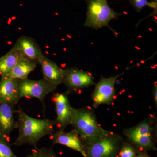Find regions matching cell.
I'll return each mask as SVG.
<instances>
[{
	"mask_svg": "<svg viewBox=\"0 0 157 157\" xmlns=\"http://www.w3.org/2000/svg\"><path fill=\"white\" fill-rule=\"evenodd\" d=\"M40 64L41 65L43 78L56 86L61 84L66 70L61 69L56 63L45 56Z\"/></svg>",
	"mask_w": 157,
	"mask_h": 157,
	"instance_id": "5bb4252c",
	"label": "cell"
},
{
	"mask_svg": "<svg viewBox=\"0 0 157 157\" xmlns=\"http://www.w3.org/2000/svg\"><path fill=\"white\" fill-rule=\"evenodd\" d=\"M25 157H58L51 148L34 147L29 154Z\"/></svg>",
	"mask_w": 157,
	"mask_h": 157,
	"instance_id": "d6986e66",
	"label": "cell"
},
{
	"mask_svg": "<svg viewBox=\"0 0 157 157\" xmlns=\"http://www.w3.org/2000/svg\"><path fill=\"white\" fill-rule=\"evenodd\" d=\"M16 110L14 105L0 103V135L7 139L13 130L17 129L14 116Z\"/></svg>",
	"mask_w": 157,
	"mask_h": 157,
	"instance_id": "4fadbf2b",
	"label": "cell"
},
{
	"mask_svg": "<svg viewBox=\"0 0 157 157\" xmlns=\"http://www.w3.org/2000/svg\"><path fill=\"white\" fill-rule=\"evenodd\" d=\"M13 47L18 50L22 56L36 64H40L45 56L39 44L30 37H21Z\"/></svg>",
	"mask_w": 157,
	"mask_h": 157,
	"instance_id": "8fae6325",
	"label": "cell"
},
{
	"mask_svg": "<svg viewBox=\"0 0 157 157\" xmlns=\"http://www.w3.org/2000/svg\"><path fill=\"white\" fill-rule=\"evenodd\" d=\"M58 86L52 84L43 78L40 80H31L28 78L19 79L18 90L20 98H31L39 99L43 106L45 113V97L53 93Z\"/></svg>",
	"mask_w": 157,
	"mask_h": 157,
	"instance_id": "8992f818",
	"label": "cell"
},
{
	"mask_svg": "<svg viewBox=\"0 0 157 157\" xmlns=\"http://www.w3.org/2000/svg\"><path fill=\"white\" fill-rule=\"evenodd\" d=\"M69 92L54 94L52 98L55 107L56 114V126L59 130L64 131L71 124L72 107L70 105L68 95Z\"/></svg>",
	"mask_w": 157,
	"mask_h": 157,
	"instance_id": "ba28073f",
	"label": "cell"
},
{
	"mask_svg": "<svg viewBox=\"0 0 157 157\" xmlns=\"http://www.w3.org/2000/svg\"><path fill=\"white\" fill-rule=\"evenodd\" d=\"M16 113L17 114L18 135L12 145L21 146L24 144L37 147L40 139L47 135L50 136L56 132L55 120L37 119L32 117L25 113L19 106Z\"/></svg>",
	"mask_w": 157,
	"mask_h": 157,
	"instance_id": "6da1fadb",
	"label": "cell"
},
{
	"mask_svg": "<svg viewBox=\"0 0 157 157\" xmlns=\"http://www.w3.org/2000/svg\"><path fill=\"white\" fill-rule=\"evenodd\" d=\"M82 139L86 157H117L124 141L120 135L106 130L101 135Z\"/></svg>",
	"mask_w": 157,
	"mask_h": 157,
	"instance_id": "7a4b0ae2",
	"label": "cell"
},
{
	"mask_svg": "<svg viewBox=\"0 0 157 157\" xmlns=\"http://www.w3.org/2000/svg\"><path fill=\"white\" fill-rule=\"evenodd\" d=\"M53 144H59L78 152L86 157L84 143L78 133L73 130L70 132L58 130L51 135Z\"/></svg>",
	"mask_w": 157,
	"mask_h": 157,
	"instance_id": "30bf717a",
	"label": "cell"
},
{
	"mask_svg": "<svg viewBox=\"0 0 157 157\" xmlns=\"http://www.w3.org/2000/svg\"><path fill=\"white\" fill-rule=\"evenodd\" d=\"M0 79V103L15 105L20 98L18 90L19 79L9 76H1Z\"/></svg>",
	"mask_w": 157,
	"mask_h": 157,
	"instance_id": "7c38bea8",
	"label": "cell"
},
{
	"mask_svg": "<svg viewBox=\"0 0 157 157\" xmlns=\"http://www.w3.org/2000/svg\"><path fill=\"white\" fill-rule=\"evenodd\" d=\"M136 157H150L147 151L139 152Z\"/></svg>",
	"mask_w": 157,
	"mask_h": 157,
	"instance_id": "44dd1931",
	"label": "cell"
},
{
	"mask_svg": "<svg viewBox=\"0 0 157 157\" xmlns=\"http://www.w3.org/2000/svg\"><path fill=\"white\" fill-rule=\"evenodd\" d=\"M139 151L131 143L123 142L117 157H136Z\"/></svg>",
	"mask_w": 157,
	"mask_h": 157,
	"instance_id": "ac0fdd59",
	"label": "cell"
},
{
	"mask_svg": "<svg viewBox=\"0 0 157 157\" xmlns=\"http://www.w3.org/2000/svg\"><path fill=\"white\" fill-rule=\"evenodd\" d=\"M152 133L151 125L145 120L124 132L126 137L139 152L156 150Z\"/></svg>",
	"mask_w": 157,
	"mask_h": 157,
	"instance_id": "5b68a950",
	"label": "cell"
},
{
	"mask_svg": "<svg viewBox=\"0 0 157 157\" xmlns=\"http://www.w3.org/2000/svg\"><path fill=\"white\" fill-rule=\"evenodd\" d=\"M130 2L137 12H140L144 6H148L155 9L156 8L155 3L149 2L147 0H130Z\"/></svg>",
	"mask_w": 157,
	"mask_h": 157,
	"instance_id": "ffe728a7",
	"label": "cell"
},
{
	"mask_svg": "<svg viewBox=\"0 0 157 157\" xmlns=\"http://www.w3.org/2000/svg\"><path fill=\"white\" fill-rule=\"evenodd\" d=\"M123 74L122 73L107 78L101 76L100 81L95 84V88L92 94L94 107H97L101 104L110 105L112 104L115 95L114 85L116 80Z\"/></svg>",
	"mask_w": 157,
	"mask_h": 157,
	"instance_id": "52a82bcc",
	"label": "cell"
},
{
	"mask_svg": "<svg viewBox=\"0 0 157 157\" xmlns=\"http://www.w3.org/2000/svg\"><path fill=\"white\" fill-rule=\"evenodd\" d=\"M82 139L101 135L105 131L98 124L94 109L72 108L71 124Z\"/></svg>",
	"mask_w": 157,
	"mask_h": 157,
	"instance_id": "3957f363",
	"label": "cell"
},
{
	"mask_svg": "<svg viewBox=\"0 0 157 157\" xmlns=\"http://www.w3.org/2000/svg\"><path fill=\"white\" fill-rule=\"evenodd\" d=\"M36 67V64L21 56L11 72L6 76L16 79H25Z\"/></svg>",
	"mask_w": 157,
	"mask_h": 157,
	"instance_id": "9a60e30c",
	"label": "cell"
},
{
	"mask_svg": "<svg viewBox=\"0 0 157 157\" xmlns=\"http://www.w3.org/2000/svg\"><path fill=\"white\" fill-rule=\"evenodd\" d=\"M21 56L19 52L12 47L8 53L0 58V75L1 76L9 75Z\"/></svg>",
	"mask_w": 157,
	"mask_h": 157,
	"instance_id": "2e32d148",
	"label": "cell"
},
{
	"mask_svg": "<svg viewBox=\"0 0 157 157\" xmlns=\"http://www.w3.org/2000/svg\"><path fill=\"white\" fill-rule=\"evenodd\" d=\"M154 101L155 104L156 106L157 105V87L155 88L154 90Z\"/></svg>",
	"mask_w": 157,
	"mask_h": 157,
	"instance_id": "7402d4cb",
	"label": "cell"
},
{
	"mask_svg": "<svg viewBox=\"0 0 157 157\" xmlns=\"http://www.w3.org/2000/svg\"><path fill=\"white\" fill-rule=\"evenodd\" d=\"M94 76L90 72L72 68L66 70L62 83L66 86L68 92L70 93L71 91H77L94 85Z\"/></svg>",
	"mask_w": 157,
	"mask_h": 157,
	"instance_id": "9c48e42d",
	"label": "cell"
},
{
	"mask_svg": "<svg viewBox=\"0 0 157 157\" xmlns=\"http://www.w3.org/2000/svg\"><path fill=\"white\" fill-rule=\"evenodd\" d=\"M9 139L0 135V157H18L11 148Z\"/></svg>",
	"mask_w": 157,
	"mask_h": 157,
	"instance_id": "e0dca14e",
	"label": "cell"
},
{
	"mask_svg": "<svg viewBox=\"0 0 157 157\" xmlns=\"http://www.w3.org/2000/svg\"><path fill=\"white\" fill-rule=\"evenodd\" d=\"M87 5L86 18L84 26L97 30L104 27H109L111 20L117 19L120 14L113 11L108 5L107 0H86Z\"/></svg>",
	"mask_w": 157,
	"mask_h": 157,
	"instance_id": "277c9868",
	"label": "cell"
}]
</instances>
